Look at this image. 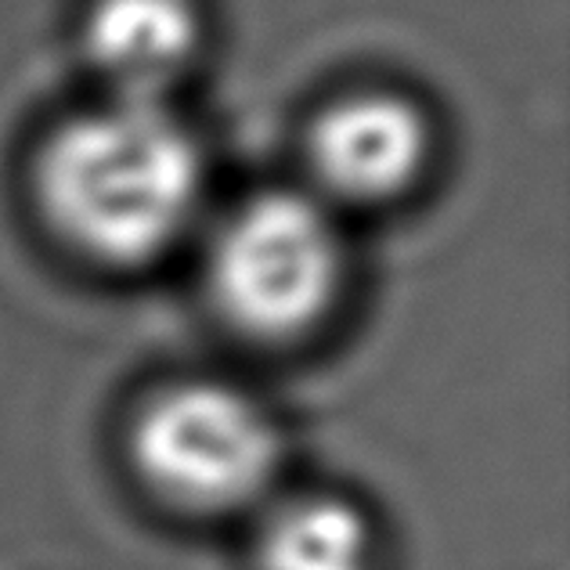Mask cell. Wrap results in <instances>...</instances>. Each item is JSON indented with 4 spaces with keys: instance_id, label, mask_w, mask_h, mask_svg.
<instances>
[{
    "instance_id": "1",
    "label": "cell",
    "mask_w": 570,
    "mask_h": 570,
    "mask_svg": "<svg viewBox=\"0 0 570 570\" xmlns=\"http://www.w3.org/2000/svg\"><path fill=\"white\" fill-rule=\"evenodd\" d=\"M33 185L62 243L98 264L134 267L185 232L203 191V159L167 101L109 98L43 141Z\"/></svg>"
},
{
    "instance_id": "2",
    "label": "cell",
    "mask_w": 570,
    "mask_h": 570,
    "mask_svg": "<svg viewBox=\"0 0 570 570\" xmlns=\"http://www.w3.org/2000/svg\"><path fill=\"white\" fill-rule=\"evenodd\" d=\"M340 282L336 224L296 191L243 203L209 246V296L224 322L253 340L304 336L333 307Z\"/></svg>"
},
{
    "instance_id": "3",
    "label": "cell",
    "mask_w": 570,
    "mask_h": 570,
    "mask_svg": "<svg viewBox=\"0 0 570 570\" xmlns=\"http://www.w3.org/2000/svg\"><path fill=\"white\" fill-rule=\"evenodd\" d=\"M130 455L163 502L195 517H228L275 484L282 438L243 390L181 383L141 409Z\"/></svg>"
},
{
    "instance_id": "4",
    "label": "cell",
    "mask_w": 570,
    "mask_h": 570,
    "mask_svg": "<svg viewBox=\"0 0 570 570\" xmlns=\"http://www.w3.org/2000/svg\"><path fill=\"white\" fill-rule=\"evenodd\" d=\"M307 156L325 191L354 206H376L419 181L430 159V127L409 98L347 95L314 116Z\"/></svg>"
},
{
    "instance_id": "5",
    "label": "cell",
    "mask_w": 570,
    "mask_h": 570,
    "mask_svg": "<svg viewBox=\"0 0 570 570\" xmlns=\"http://www.w3.org/2000/svg\"><path fill=\"white\" fill-rule=\"evenodd\" d=\"M83 51L119 101H163L199 51L191 0H95Z\"/></svg>"
},
{
    "instance_id": "6",
    "label": "cell",
    "mask_w": 570,
    "mask_h": 570,
    "mask_svg": "<svg viewBox=\"0 0 570 570\" xmlns=\"http://www.w3.org/2000/svg\"><path fill=\"white\" fill-rule=\"evenodd\" d=\"M372 528L354 505L304 499L282 505L257 542L261 570H372Z\"/></svg>"
}]
</instances>
